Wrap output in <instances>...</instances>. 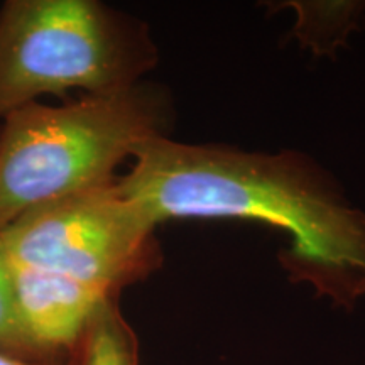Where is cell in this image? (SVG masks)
I'll use <instances>...</instances> for the list:
<instances>
[{
    "instance_id": "obj_3",
    "label": "cell",
    "mask_w": 365,
    "mask_h": 365,
    "mask_svg": "<svg viewBox=\"0 0 365 365\" xmlns=\"http://www.w3.org/2000/svg\"><path fill=\"white\" fill-rule=\"evenodd\" d=\"M156 65L148 24L98 0H7L0 7V118L44 95L130 90Z\"/></svg>"
},
{
    "instance_id": "obj_4",
    "label": "cell",
    "mask_w": 365,
    "mask_h": 365,
    "mask_svg": "<svg viewBox=\"0 0 365 365\" xmlns=\"http://www.w3.org/2000/svg\"><path fill=\"white\" fill-rule=\"evenodd\" d=\"M158 225L118 178L43 205L0 230L12 262L120 296L163 264Z\"/></svg>"
},
{
    "instance_id": "obj_5",
    "label": "cell",
    "mask_w": 365,
    "mask_h": 365,
    "mask_svg": "<svg viewBox=\"0 0 365 365\" xmlns=\"http://www.w3.org/2000/svg\"><path fill=\"white\" fill-rule=\"evenodd\" d=\"M12 287L21 323L46 357H65L107 301L100 287L19 266L11 261Z\"/></svg>"
},
{
    "instance_id": "obj_2",
    "label": "cell",
    "mask_w": 365,
    "mask_h": 365,
    "mask_svg": "<svg viewBox=\"0 0 365 365\" xmlns=\"http://www.w3.org/2000/svg\"><path fill=\"white\" fill-rule=\"evenodd\" d=\"M0 127V230L43 205L115 180L144 143L168 135L170 107L140 83L63 105L29 103Z\"/></svg>"
},
{
    "instance_id": "obj_6",
    "label": "cell",
    "mask_w": 365,
    "mask_h": 365,
    "mask_svg": "<svg viewBox=\"0 0 365 365\" xmlns=\"http://www.w3.org/2000/svg\"><path fill=\"white\" fill-rule=\"evenodd\" d=\"M70 365H139L135 331L110 299L98 309L78 344L68 354Z\"/></svg>"
},
{
    "instance_id": "obj_7",
    "label": "cell",
    "mask_w": 365,
    "mask_h": 365,
    "mask_svg": "<svg viewBox=\"0 0 365 365\" xmlns=\"http://www.w3.org/2000/svg\"><path fill=\"white\" fill-rule=\"evenodd\" d=\"M0 350L26 359H53L46 357L41 352L22 327L16 308V299H14L11 259H9L2 237H0Z\"/></svg>"
},
{
    "instance_id": "obj_8",
    "label": "cell",
    "mask_w": 365,
    "mask_h": 365,
    "mask_svg": "<svg viewBox=\"0 0 365 365\" xmlns=\"http://www.w3.org/2000/svg\"><path fill=\"white\" fill-rule=\"evenodd\" d=\"M0 365H70V362H68V355L59 359L38 360V359L19 357V355H14V354L0 350Z\"/></svg>"
},
{
    "instance_id": "obj_1",
    "label": "cell",
    "mask_w": 365,
    "mask_h": 365,
    "mask_svg": "<svg viewBox=\"0 0 365 365\" xmlns=\"http://www.w3.org/2000/svg\"><path fill=\"white\" fill-rule=\"evenodd\" d=\"M156 225L181 218L266 222L289 237L279 262L333 304L352 308L365 296V212L298 153H249L222 144L148 140L118 178Z\"/></svg>"
}]
</instances>
